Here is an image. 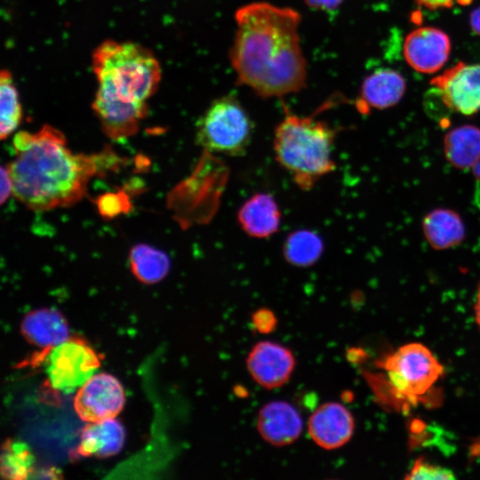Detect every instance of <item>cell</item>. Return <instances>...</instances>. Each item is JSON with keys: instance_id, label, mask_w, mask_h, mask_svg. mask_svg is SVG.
Returning <instances> with one entry per match:
<instances>
[{"instance_id": "1", "label": "cell", "mask_w": 480, "mask_h": 480, "mask_svg": "<svg viewBox=\"0 0 480 480\" xmlns=\"http://www.w3.org/2000/svg\"><path fill=\"white\" fill-rule=\"evenodd\" d=\"M300 14L291 7L254 2L235 13L229 60L236 84L263 99L279 98L306 87L307 60L300 45Z\"/></svg>"}, {"instance_id": "2", "label": "cell", "mask_w": 480, "mask_h": 480, "mask_svg": "<svg viewBox=\"0 0 480 480\" xmlns=\"http://www.w3.org/2000/svg\"><path fill=\"white\" fill-rule=\"evenodd\" d=\"M13 148L15 156L7 164L13 196L36 212L73 205L84 197L91 179L117 170L124 162L108 148L75 154L64 134L49 124L36 132H18Z\"/></svg>"}, {"instance_id": "3", "label": "cell", "mask_w": 480, "mask_h": 480, "mask_svg": "<svg viewBox=\"0 0 480 480\" xmlns=\"http://www.w3.org/2000/svg\"><path fill=\"white\" fill-rule=\"evenodd\" d=\"M92 63L95 95L121 103L148 105L161 81L154 53L134 42L106 40L94 49Z\"/></svg>"}, {"instance_id": "4", "label": "cell", "mask_w": 480, "mask_h": 480, "mask_svg": "<svg viewBox=\"0 0 480 480\" xmlns=\"http://www.w3.org/2000/svg\"><path fill=\"white\" fill-rule=\"evenodd\" d=\"M336 134L337 130L328 123L286 109L274 132L276 160L300 189L309 190L335 169L332 152Z\"/></svg>"}, {"instance_id": "5", "label": "cell", "mask_w": 480, "mask_h": 480, "mask_svg": "<svg viewBox=\"0 0 480 480\" xmlns=\"http://www.w3.org/2000/svg\"><path fill=\"white\" fill-rule=\"evenodd\" d=\"M252 132V121L242 103L234 95H224L199 117L196 141L209 152L239 156L246 152Z\"/></svg>"}, {"instance_id": "6", "label": "cell", "mask_w": 480, "mask_h": 480, "mask_svg": "<svg viewBox=\"0 0 480 480\" xmlns=\"http://www.w3.org/2000/svg\"><path fill=\"white\" fill-rule=\"evenodd\" d=\"M383 366L395 390L408 398L425 395L444 372L436 356L420 342L399 347Z\"/></svg>"}, {"instance_id": "7", "label": "cell", "mask_w": 480, "mask_h": 480, "mask_svg": "<svg viewBox=\"0 0 480 480\" xmlns=\"http://www.w3.org/2000/svg\"><path fill=\"white\" fill-rule=\"evenodd\" d=\"M50 386L64 394H70L81 388L100 365L96 352L84 340L68 338L64 342L43 352Z\"/></svg>"}, {"instance_id": "8", "label": "cell", "mask_w": 480, "mask_h": 480, "mask_svg": "<svg viewBox=\"0 0 480 480\" xmlns=\"http://www.w3.org/2000/svg\"><path fill=\"white\" fill-rule=\"evenodd\" d=\"M124 391L119 380L108 373L91 377L79 388L74 408L86 422H98L115 418L123 409Z\"/></svg>"}, {"instance_id": "9", "label": "cell", "mask_w": 480, "mask_h": 480, "mask_svg": "<svg viewBox=\"0 0 480 480\" xmlns=\"http://www.w3.org/2000/svg\"><path fill=\"white\" fill-rule=\"evenodd\" d=\"M451 110L465 116L480 110V64L462 61L431 79Z\"/></svg>"}, {"instance_id": "10", "label": "cell", "mask_w": 480, "mask_h": 480, "mask_svg": "<svg viewBox=\"0 0 480 480\" xmlns=\"http://www.w3.org/2000/svg\"><path fill=\"white\" fill-rule=\"evenodd\" d=\"M246 368L260 387L274 389L286 384L296 366L292 351L278 342L261 340L254 344L246 357Z\"/></svg>"}, {"instance_id": "11", "label": "cell", "mask_w": 480, "mask_h": 480, "mask_svg": "<svg viewBox=\"0 0 480 480\" xmlns=\"http://www.w3.org/2000/svg\"><path fill=\"white\" fill-rule=\"evenodd\" d=\"M451 48V39L444 31L435 27H420L406 36L403 53L414 70L433 74L446 63Z\"/></svg>"}, {"instance_id": "12", "label": "cell", "mask_w": 480, "mask_h": 480, "mask_svg": "<svg viewBox=\"0 0 480 480\" xmlns=\"http://www.w3.org/2000/svg\"><path fill=\"white\" fill-rule=\"evenodd\" d=\"M308 431L310 438L324 450H336L352 438L355 419L351 412L338 402L320 404L309 416Z\"/></svg>"}, {"instance_id": "13", "label": "cell", "mask_w": 480, "mask_h": 480, "mask_svg": "<svg viewBox=\"0 0 480 480\" xmlns=\"http://www.w3.org/2000/svg\"><path fill=\"white\" fill-rule=\"evenodd\" d=\"M257 430L268 444L283 447L294 443L303 431V420L297 408L287 401L265 404L257 415Z\"/></svg>"}, {"instance_id": "14", "label": "cell", "mask_w": 480, "mask_h": 480, "mask_svg": "<svg viewBox=\"0 0 480 480\" xmlns=\"http://www.w3.org/2000/svg\"><path fill=\"white\" fill-rule=\"evenodd\" d=\"M406 90L401 73L391 68H380L367 76L362 84L356 106L359 110L385 109L397 104Z\"/></svg>"}, {"instance_id": "15", "label": "cell", "mask_w": 480, "mask_h": 480, "mask_svg": "<svg viewBox=\"0 0 480 480\" xmlns=\"http://www.w3.org/2000/svg\"><path fill=\"white\" fill-rule=\"evenodd\" d=\"M20 331L30 344L46 352L69 337L68 323L56 309L40 308L28 313L22 319Z\"/></svg>"}, {"instance_id": "16", "label": "cell", "mask_w": 480, "mask_h": 480, "mask_svg": "<svg viewBox=\"0 0 480 480\" xmlns=\"http://www.w3.org/2000/svg\"><path fill=\"white\" fill-rule=\"evenodd\" d=\"M241 228L249 236L267 238L278 231L281 212L275 198L267 193L250 197L237 212Z\"/></svg>"}, {"instance_id": "17", "label": "cell", "mask_w": 480, "mask_h": 480, "mask_svg": "<svg viewBox=\"0 0 480 480\" xmlns=\"http://www.w3.org/2000/svg\"><path fill=\"white\" fill-rule=\"evenodd\" d=\"M124 438V427L114 418L90 422L82 430L77 452L84 457L113 456L121 451Z\"/></svg>"}, {"instance_id": "18", "label": "cell", "mask_w": 480, "mask_h": 480, "mask_svg": "<svg viewBox=\"0 0 480 480\" xmlns=\"http://www.w3.org/2000/svg\"><path fill=\"white\" fill-rule=\"evenodd\" d=\"M428 243L436 250H446L460 244L465 238L461 217L453 210L439 208L429 212L422 220Z\"/></svg>"}, {"instance_id": "19", "label": "cell", "mask_w": 480, "mask_h": 480, "mask_svg": "<svg viewBox=\"0 0 480 480\" xmlns=\"http://www.w3.org/2000/svg\"><path fill=\"white\" fill-rule=\"evenodd\" d=\"M444 152L452 166L472 168L480 159V128L465 124L449 131L444 139Z\"/></svg>"}, {"instance_id": "20", "label": "cell", "mask_w": 480, "mask_h": 480, "mask_svg": "<svg viewBox=\"0 0 480 480\" xmlns=\"http://www.w3.org/2000/svg\"><path fill=\"white\" fill-rule=\"evenodd\" d=\"M129 263L135 277L148 284L164 279L171 266L170 259L165 252L144 244H137L131 249Z\"/></svg>"}, {"instance_id": "21", "label": "cell", "mask_w": 480, "mask_h": 480, "mask_svg": "<svg viewBox=\"0 0 480 480\" xmlns=\"http://www.w3.org/2000/svg\"><path fill=\"white\" fill-rule=\"evenodd\" d=\"M324 252L323 240L318 234L308 229L291 233L283 246L284 260L294 267L314 265Z\"/></svg>"}, {"instance_id": "22", "label": "cell", "mask_w": 480, "mask_h": 480, "mask_svg": "<svg viewBox=\"0 0 480 480\" xmlns=\"http://www.w3.org/2000/svg\"><path fill=\"white\" fill-rule=\"evenodd\" d=\"M1 451L0 471L4 478L23 480L35 473L36 459L26 443L8 438Z\"/></svg>"}, {"instance_id": "23", "label": "cell", "mask_w": 480, "mask_h": 480, "mask_svg": "<svg viewBox=\"0 0 480 480\" xmlns=\"http://www.w3.org/2000/svg\"><path fill=\"white\" fill-rule=\"evenodd\" d=\"M0 137L4 140L20 125L22 108L12 76L7 69L0 73Z\"/></svg>"}, {"instance_id": "24", "label": "cell", "mask_w": 480, "mask_h": 480, "mask_svg": "<svg viewBox=\"0 0 480 480\" xmlns=\"http://www.w3.org/2000/svg\"><path fill=\"white\" fill-rule=\"evenodd\" d=\"M453 472L440 465L434 464L425 459H417L408 474L404 476L406 480H434V479H454Z\"/></svg>"}, {"instance_id": "25", "label": "cell", "mask_w": 480, "mask_h": 480, "mask_svg": "<svg viewBox=\"0 0 480 480\" xmlns=\"http://www.w3.org/2000/svg\"><path fill=\"white\" fill-rule=\"evenodd\" d=\"M95 204L100 215L105 218L116 217L131 208L128 196L122 191L101 195L97 197Z\"/></svg>"}, {"instance_id": "26", "label": "cell", "mask_w": 480, "mask_h": 480, "mask_svg": "<svg viewBox=\"0 0 480 480\" xmlns=\"http://www.w3.org/2000/svg\"><path fill=\"white\" fill-rule=\"evenodd\" d=\"M424 105L427 113L437 120L446 119L445 115L451 112L445 105L440 91L435 86H432L426 92Z\"/></svg>"}, {"instance_id": "27", "label": "cell", "mask_w": 480, "mask_h": 480, "mask_svg": "<svg viewBox=\"0 0 480 480\" xmlns=\"http://www.w3.org/2000/svg\"><path fill=\"white\" fill-rule=\"evenodd\" d=\"M252 324L258 332L268 333L275 329L276 317L270 309L260 308L253 313Z\"/></svg>"}, {"instance_id": "28", "label": "cell", "mask_w": 480, "mask_h": 480, "mask_svg": "<svg viewBox=\"0 0 480 480\" xmlns=\"http://www.w3.org/2000/svg\"><path fill=\"white\" fill-rule=\"evenodd\" d=\"M417 3L429 10L448 9L455 4L466 5L472 0H416Z\"/></svg>"}, {"instance_id": "29", "label": "cell", "mask_w": 480, "mask_h": 480, "mask_svg": "<svg viewBox=\"0 0 480 480\" xmlns=\"http://www.w3.org/2000/svg\"><path fill=\"white\" fill-rule=\"evenodd\" d=\"M13 194L12 182L8 171V168L2 165L1 166V204L9 198V196Z\"/></svg>"}, {"instance_id": "30", "label": "cell", "mask_w": 480, "mask_h": 480, "mask_svg": "<svg viewBox=\"0 0 480 480\" xmlns=\"http://www.w3.org/2000/svg\"><path fill=\"white\" fill-rule=\"evenodd\" d=\"M305 4L312 9L332 12L336 10L343 0H304Z\"/></svg>"}, {"instance_id": "31", "label": "cell", "mask_w": 480, "mask_h": 480, "mask_svg": "<svg viewBox=\"0 0 480 480\" xmlns=\"http://www.w3.org/2000/svg\"><path fill=\"white\" fill-rule=\"evenodd\" d=\"M469 26L472 32L480 36V6L474 9L470 13Z\"/></svg>"}, {"instance_id": "32", "label": "cell", "mask_w": 480, "mask_h": 480, "mask_svg": "<svg viewBox=\"0 0 480 480\" xmlns=\"http://www.w3.org/2000/svg\"><path fill=\"white\" fill-rule=\"evenodd\" d=\"M474 312H475V319H476V324L480 330V284L477 289L476 302L474 306Z\"/></svg>"}, {"instance_id": "33", "label": "cell", "mask_w": 480, "mask_h": 480, "mask_svg": "<svg viewBox=\"0 0 480 480\" xmlns=\"http://www.w3.org/2000/svg\"><path fill=\"white\" fill-rule=\"evenodd\" d=\"M472 171H473L474 176L476 178L478 181H480V159L472 167Z\"/></svg>"}]
</instances>
